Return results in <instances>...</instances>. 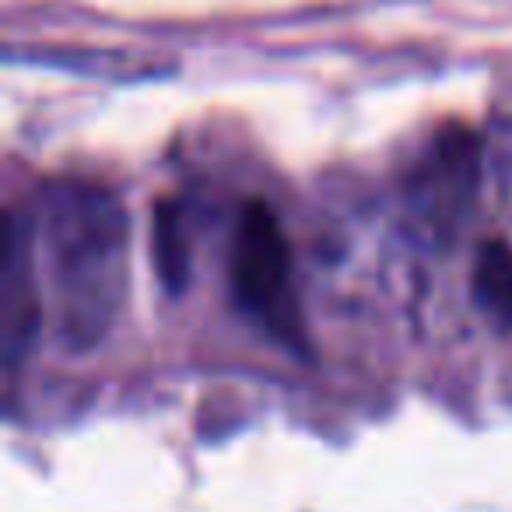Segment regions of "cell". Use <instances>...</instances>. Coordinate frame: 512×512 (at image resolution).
Here are the masks:
<instances>
[{"label": "cell", "instance_id": "obj_1", "mask_svg": "<svg viewBox=\"0 0 512 512\" xmlns=\"http://www.w3.org/2000/svg\"><path fill=\"white\" fill-rule=\"evenodd\" d=\"M50 316L60 341L85 351L109 334L127 302V214L116 193L92 183H60L39 218Z\"/></svg>", "mask_w": 512, "mask_h": 512}, {"label": "cell", "instance_id": "obj_2", "mask_svg": "<svg viewBox=\"0 0 512 512\" xmlns=\"http://www.w3.org/2000/svg\"><path fill=\"white\" fill-rule=\"evenodd\" d=\"M235 288L253 309H278L288 295V249L271 214L246 211L235 239Z\"/></svg>", "mask_w": 512, "mask_h": 512}, {"label": "cell", "instance_id": "obj_3", "mask_svg": "<svg viewBox=\"0 0 512 512\" xmlns=\"http://www.w3.org/2000/svg\"><path fill=\"white\" fill-rule=\"evenodd\" d=\"M477 306L495 320L498 327H512V249L502 242H488L477 256L474 271Z\"/></svg>", "mask_w": 512, "mask_h": 512}, {"label": "cell", "instance_id": "obj_4", "mask_svg": "<svg viewBox=\"0 0 512 512\" xmlns=\"http://www.w3.org/2000/svg\"><path fill=\"white\" fill-rule=\"evenodd\" d=\"M495 169H498V190H502V204L512 218V109L502 120L495 137Z\"/></svg>", "mask_w": 512, "mask_h": 512}]
</instances>
